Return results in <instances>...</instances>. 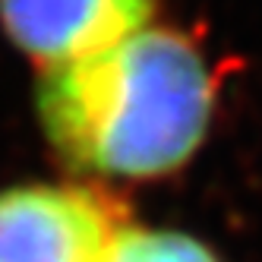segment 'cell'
I'll list each match as a JSON object with an SVG mask.
<instances>
[{
    "instance_id": "1",
    "label": "cell",
    "mask_w": 262,
    "mask_h": 262,
    "mask_svg": "<svg viewBox=\"0 0 262 262\" xmlns=\"http://www.w3.org/2000/svg\"><path fill=\"white\" fill-rule=\"evenodd\" d=\"M215 104L205 51L171 26L38 70L35 82V117L51 152L98 180L177 174L202 148Z\"/></svg>"
},
{
    "instance_id": "2",
    "label": "cell",
    "mask_w": 262,
    "mask_h": 262,
    "mask_svg": "<svg viewBox=\"0 0 262 262\" xmlns=\"http://www.w3.org/2000/svg\"><path fill=\"white\" fill-rule=\"evenodd\" d=\"M117 228L111 202L82 183L0 190V262H101Z\"/></svg>"
},
{
    "instance_id": "3",
    "label": "cell",
    "mask_w": 262,
    "mask_h": 262,
    "mask_svg": "<svg viewBox=\"0 0 262 262\" xmlns=\"http://www.w3.org/2000/svg\"><path fill=\"white\" fill-rule=\"evenodd\" d=\"M158 0H0L7 41L38 70L79 60L152 26Z\"/></svg>"
},
{
    "instance_id": "4",
    "label": "cell",
    "mask_w": 262,
    "mask_h": 262,
    "mask_svg": "<svg viewBox=\"0 0 262 262\" xmlns=\"http://www.w3.org/2000/svg\"><path fill=\"white\" fill-rule=\"evenodd\" d=\"M101 262H224L209 243L177 228L120 224Z\"/></svg>"
}]
</instances>
